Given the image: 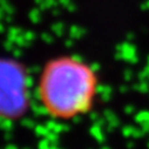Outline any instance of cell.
I'll return each mask as SVG.
<instances>
[{
  "mask_svg": "<svg viewBox=\"0 0 149 149\" xmlns=\"http://www.w3.org/2000/svg\"><path fill=\"white\" fill-rule=\"evenodd\" d=\"M27 77L24 67L13 59L0 58V118H20L27 108Z\"/></svg>",
  "mask_w": 149,
  "mask_h": 149,
  "instance_id": "cell-2",
  "label": "cell"
},
{
  "mask_svg": "<svg viewBox=\"0 0 149 149\" xmlns=\"http://www.w3.org/2000/svg\"><path fill=\"white\" fill-rule=\"evenodd\" d=\"M99 78L94 68L74 55L48 60L38 80V99L52 119L68 121L88 114L95 104Z\"/></svg>",
  "mask_w": 149,
  "mask_h": 149,
  "instance_id": "cell-1",
  "label": "cell"
}]
</instances>
